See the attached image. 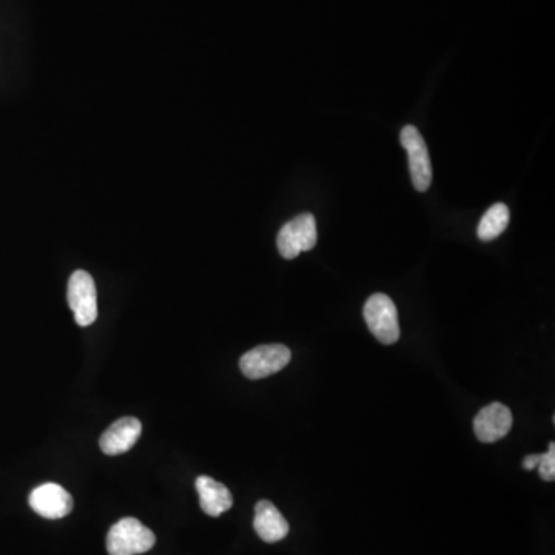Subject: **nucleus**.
Returning <instances> with one entry per match:
<instances>
[{
	"label": "nucleus",
	"instance_id": "obj_1",
	"mask_svg": "<svg viewBox=\"0 0 555 555\" xmlns=\"http://www.w3.org/2000/svg\"><path fill=\"white\" fill-rule=\"evenodd\" d=\"M156 535L142 525L138 518L125 517L111 526L107 534V551L110 555H139L155 546Z\"/></svg>",
	"mask_w": 555,
	"mask_h": 555
},
{
	"label": "nucleus",
	"instance_id": "obj_13",
	"mask_svg": "<svg viewBox=\"0 0 555 555\" xmlns=\"http://www.w3.org/2000/svg\"><path fill=\"white\" fill-rule=\"evenodd\" d=\"M539 474L545 481H554L555 478V444L549 443L546 454L540 455Z\"/></svg>",
	"mask_w": 555,
	"mask_h": 555
},
{
	"label": "nucleus",
	"instance_id": "obj_6",
	"mask_svg": "<svg viewBox=\"0 0 555 555\" xmlns=\"http://www.w3.org/2000/svg\"><path fill=\"white\" fill-rule=\"evenodd\" d=\"M401 145L406 148L412 184L417 192H428L432 184V164L428 145L414 125H406L400 133Z\"/></svg>",
	"mask_w": 555,
	"mask_h": 555
},
{
	"label": "nucleus",
	"instance_id": "obj_14",
	"mask_svg": "<svg viewBox=\"0 0 555 555\" xmlns=\"http://www.w3.org/2000/svg\"><path fill=\"white\" fill-rule=\"evenodd\" d=\"M539 461L540 455H528V457H525V460H523V468H525L526 471H532V469L539 466Z\"/></svg>",
	"mask_w": 555,
	"mask_h": 555
},
{
	"label": "nucleus",
	"instance_id": "obj_12",
	"mask_svg": "<svg viewBox=\"0 0 555 555\" xmlns=\"http://www.w3.org/2000/svg\"><path fill=\"white\" fill-rule=\"evenodd\" d=\"M509 224V209L503 202H498L486 210L478 224L477 235L481 241H492L505 232Z\"/></svg>",
	"mask_w": 555,
	"mask_h": 555
},
{
	"label": "nucleus",
	"instance_id": "obj_3",
	"mask_svg": "<svg viewBox=\"0 0 555 555\" xmlns=\"http://www.w3.org/2000/svg\"><path fill=\"white\" fill-rule=\"evenodd\" d=\"M68 304L74 320L81 327L91 326L98 318V290L95 280L85 270H76L68 281Z\"/></svg>",
	"mask_w": 555,
	"mask_h": 555
},
{
	"label": "nucleus",
	"instance_id": "obj_11",
	"mask_svg": "<svg viewBox=\"0 0 555 555\" xmlns=\"http://www.w3.org/2000/svg\"><path fill=\"white\" fill-rule=\"evenodd\" d=\"M196 491L202 511L210 517H219L233 506L232 492L215 478L207 475L196 478Z\"/></svg>",
	"mask_w": 555,
	"mask_h": 555
},
{
	"label": "nucleus",
	"instance_id": "obj_10",
	"mask_svg": "<svg viewBox=\"0 0 555 555\" xmlns=\"http://www.w3.org/2000/svg\"><path fill=\"white\" fill-rule=\"evenodd\" d=\"M253 528L259 539L266 543L281 542L286 539L290 528L280 509L276 508L269 500H261L255 506Z\"/></svg>",
	"mask_w": 555,
	"mask_h": 555
},
{
	"label": "nucleus",
	"instance_id": "obj_7",
	"mask_svg": "<svg viewBox=\"0 0 555 555\" xmlns=\"http://www.w3.org/2000/svg\"><path fill=\"white\" fill-rule=\"evenodd\" d=\"M31 509L48 520H59L73 511V497L67 489L56 483L37 486L28 498Z\"/></svg>",
	"mask_w": 555,
	"mask_h": 555
},
{
	"label": "nucleus",
	"instance_id": "obj_9",
	"mask_svg": "<svg viewBox=\"0 0 555 555\" xmlns=\"http://www.w3.org/2000/svg\"><path fill=\"white\" fill-rule=\"evenodd\" d=\"M141 434L142 424L138 418H119L102 434L99 446L104 454L111 455V457L125 454L135 446Z\"/></svg>",
	"mask_w": 555,
	"mask_h": 555
},
{
	"label": "nucleus",
	"instance_id": "obj_2",
	"mask_svg": "<svg viewBox=\"0 0 555 555\" xmlns=\"http://www.w3.org/2000/svg\"><path fill=\"white\" fill-rule=\"evenodd\" d=\"M364 320L381 344L391 346L400 338V324L394 301L384 293H374L364 304Z\"/></svg>",
	"mask_w": 555,
	"mask_h": 555
},
{
	"label": "nucleus",
	"instance_id": "obj_8",
	"mask_svg": "<svg viewBox=\"0 0 555 555\" xmlns=\"http://www.w3.org/2000/svg\"><path fill=\"white\" fill-rule=\"evenodd\" d=\"M512 412L502 403H492L483 407L474 418V431L478 440L483 443H495L511 431Z\"/></svg>",
	"mask_w": 555,
	"mask_h": 555
},
{
	"label": "nucleus",
	"instance_id": "obj_4",
	"mask_svg": "<svg viewBox=\"0 0 555 555\" xmlns=\"http://www.w3.org/2000/svg\"><path fill=\"white\" fill-rule=\"evenodd\" d=\"M292 360V352L284 344H264L244 354L239 367L250 380H261L278 374Z\"/></svg>",
	"mask_w": 555,
	"mask_h": 555
},
{
	"label": "nucleus",
	"instance_id": "obj_5",
	"mask_svg": "<svg viewBox=\"0 0 555 555\" xmlns=\"http://www.w3.org/2000/svg\"><path fill=\"white\" fill-rule=\"evenodd\" d=\"M317 241V221L310 213H303L284 224L276 238V246L283 258L295 259L301 252H309L317 246Z\"/></svg>",
	"mask_w": 555,
	"mask_h": 555
}]
</instances>
